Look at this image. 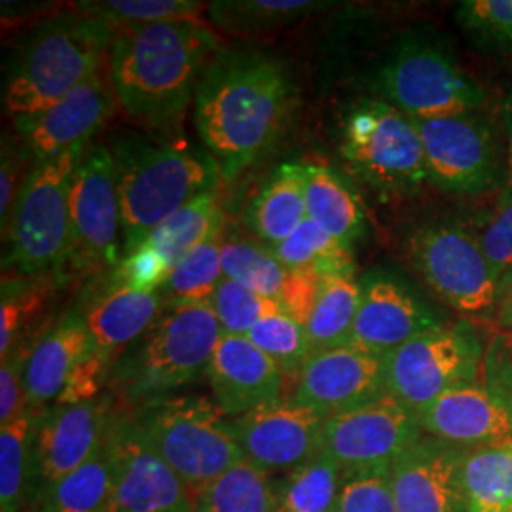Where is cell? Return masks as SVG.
I'll list each match as a JSON object with an SVG mask.
<instances>
[{"mask_svg":"<svg viewBox=\"0 0 512 512\" xmlns=\"http://www.w3.org/2000/svg\"><path fill=\"white\" fill-rule=\"evenodd\" d=\"M478 238L495 272L503 275L512 266V196L503 194L492 213L482 222Z\"/></svg>","mask_w":512,"mask_h":512,"instance_id":"obj_47","label":"cell"},{"mask_svg":"<svg viewBox=\"0 0 512 512\" xmlns=\"http://www.w3.org/2000/svg\"><path fill=\"white\" fill-rule=\"evenodd\" d=\"M505 300H512V266L503 272L499 281V304Z\"/></svg>","mask_w":512,"mask_h":512,"instance_id":"obj_53","label":"cell"},{"mask_svg":"<svg viewBox=\"0 0 512 512\" xmlns=\"http://www.w3.org/2000/svg\"><path fill=\"white\" fill-rule=\"evenodd\" d=\"M359 281L361 300L349 344L387 355L421 334L448 325L431 302L393 274L376 270Z\"/></svg>","mask_w":512,"mask_h":512,"instance_id":"obj_18","label":"cell"},{"mask_svg":"<svg viewBox=\"0 0 512 512\" xmlns=\"http://www.w3.org/2000/svg\"><path fill=\"white\" fill-rule=\"evenodd\" d=\"M114 363L92 349L69 374L55 404H82L97 401V395L112 378Z\"/></svg>","mask_w":512,"mask_h":512,"instance_id":"obj_46","label":"cell"},{"mask_svg":"<svg viewBox=\"0 0 512 512\" xmlns=\"http://www.w3.org/2000/svg\"><path fill=\"white\" fill-rule=\"evenodd\" d=\"M211 397L230 420L283 399V374L247 336L222 334L207 368Z\"/></svg>","mask_w":512,"mask_h":512,"instance_id":"obj_23","label":"cell"},{"mask_svg":"<svg viewBox=\"0 0 512 512\" xmlns=\"http://www.w3.org/2000/svg\"><path fill=\"white\" fill-rule=\"evenodd\" d=\"M55 281L61 277H29L2 281L0 300V357L2 361L18 346H37L31 342V330L42 329V317L55 293Z\"/></svg>","mask_w":512,"mask_h":512,"instance_id":"obj_30","label":"cell"},{"mask_svg":"<svg viewBox=\"0 0 512 512\" xmlns=\"http://www.w3.org/2000/svg\"><path fill=\"white\" fill-rule=\"evenodd\" d=\"M105 454L112 476L105 512H196L194 495L156 452L139 416L112 414Z\"/></svg>","mask_w":512,"mask_h":512,"instance_id":"obj_13","label":"cell"},{"mask_svg":"<svg viewBox=\"0 0 512 512\" xmlns=\"http://www.w3.org/2000/svg\"><path fill=\"white\" fill-rule=\"evenodd\" d=\"M224 228L219 194L207 192L186 203L183 209L165 219L143 245L156 251L173 268L183 256Z\"/></svg>","mask_w":512,"mask_h":512,"instance_id":"obj_31","label":"cell"},{"mask_svg":"<svg viewBox=\"0 0 512 512\" xmlns=\"http://www.w3.org/2000/svg\"><path fill=\"white\" fill-rule=\"evenodd\" d=\"M503 129L507 135V194L512 196V92L503 101Z\"/></svg>","mask_w":512,"mask_h":512,"instance_id":"obj_51","label":"cell"},{"mask_svg":"<svg viewBox=\"0 0 512 512\" xmlns=\"http://www.w3.org/2000/svg\"><path fill=\"white\" fill-rule=\"evenodd\" d=\"M484 359V344L471 321L421 334L384 355L387 395L416 414L440 395L475 384Z\"/></svg>","mask_w":512,"mask_h":512,"instance_id":"obj_11","label":"cell"},{"mask_svg":"<svg viewBox=\"0 0 512 512\" xmlns=\"http://www.w3.org/2000/svg\"><path fill=\"white\" fill-rule=\"evenodd\" d=\"M90 147V145H88ZM88 147L35 162L19 190L6 228L10 266L25 277L65 279L71 262V184Z\"/></svg>","mask_w":512,"mask_h":512,"instance_id":"obj_6","label":"cell"},{"mask_svg":"<svg viewBox=\"0 0 512 512\" xmlns=\"http://www.w3.org/2000/svg\"><path fill=\"white\" fill-rule=\"evenodd\" d=\"M306 219V164L289 162L275 167L249 205V228L264 245L275 247Z\"/></svg>","mask_w":512,"mask_h":512,"instance_id":"obj_26","label":"cell"},{"mask_svg":"<svg viewBox=\"0 0 512 512\" xmlns=\"http://www.w3.org/2000/svg\"><path fill=\"white\" fill-rule=\"evenodd\" d=\"M224 228L183 256L167 275L160 294L165 306L209 302L222 281Z\"/></svg>","mask_w":512,"mask_h":512,"instance_id":"obj_39","label":"cell"},{"mask_svg":"<svg viewBox=\"0 0 512 512\" xmlns=\"http://www.w3.org/2000/svg\"><path fill=\"white\" fill-rule=\"evenodd\" d=\"M93 349L86 319L80 311L65 313L38 340L25 365V401L33 412H42L57 401L69 374Z\"/></svg>","mask_w":512,"mask_h":512,"instance_id":"obj_24","label":"cell"},{"mask_svg":"<svg viewBox=\"0 0 512 512\" xmlns=\"http://www.w3.org/2000/svg\"><path fill=\"white\" fill-rule=\"evenodd\" d=\"M429 183L454 196H480L501 175V147L492 124L478 112L414 120Z\"/></svg>","mask_w":512,"mask_h":512,"instance_id":"obj_14","label":"cell"},{"mask_svg":"<svg viewBox=\"0 0 512 512\" xmlns=\"http://www.w3.org/2000/svg\"><path fill=\"white\" fill-rule=\"evenodd\" d=\"M76 6L82 14L107 21L114 31L167 21H200L205 10V4L194 0H105Z\"/></svg>","mask_w":512,"mask_h":512,"instance_id":"obj_40","label":"cell"},{"mask_svg":"<svg viewBox=\"0 0 512 512\" xmlns=\"http://www.w3.org/2000/svg\"><path fill=\"white\" fill-rule=\"evenodd\" d=\"M122 207L118 173L107 145L92 143L71 184V262L67 274L86 277L120 264Z\"/></svg>","mask_w":512,"mask_h":512,"instance_id":"obj_12","label":"cell"},{"mask_svg":"<svg viewBox=\"0 0 512 512\" xmlns=\"http://www.w3.org/2000/svg\"><path fill=\"white\" fill-rule=\"evenodd\" d=\"M329 512H397L391 469L346 476Z\"/></svg>","mask_w":512,"mask_h":512,"instance_id":"obj_43","label":"cell"},{"mask_svg":"<svg viewBox=\"0 0 512 512\" xmlns=\"http://www.w3.org/2000/svg\"><path fill=\"white\" fill-rule=\"evenodd\" d=\"M306 211L311 222L348 247L365 232L361 196L329 165L306 164Z\"/></svg>","mask_w":512,"mask_h":512,"instance_id":"obj_27","label":"cell"},{"mask_svg":"<svg viewBox=\"0 0 512 512\" xmlns=\"http://www.w3.org/2000/svg\"><path fill=\"white\" fill-rule=\"evenodd\" d=\"M109 403L55 404L38 414L33 450V501L44 488L95 458L109 429Z\"/></svg>","mask_w":512,"mask_h":512,"instance_id":"obj_21","label":"cell"},{"mask_svg":"<svg viewBox=\"0 0 512 512\" xmlns=\"http://www.w3.org/2000/svg\"><path fill=\"white\" fill-rule=\"evenodd\" d=\"M29 150L21 143L19 137L2 139V162H0V219L2 230L6 228L10 213L18 200L19 190L25 183L27 175H23V165L29 158Z\"/></svg>","mask_w":512,"mask_h":512,"instance_id":"obj_49","label":"cell"},{"mask_svg":"<svg viewBox=\"0 0 512 512\" xmlns=\"http://www.w3.org/2000/svg\"><path fill=\"white\" fill-rule=\"evenodd\" d=\"M219 50V40L203 21H167L114 31L107 71L120 109L141 126L173 128Z\"/></svg>","mask_w":512,"mask_h":512,"instance_id":"obj_2","label":"cell"},{"mask_svg":"<svg viewBox=\"0 0 512 512\" xmlns=\"http://www.w3.org/2000/svg\"><path fill=\"white\" fill-rule=\"evenodd\" d=\"M164 308L160 293H137L110 283L82 315L92 334L93 349L116 365L118 357L152 327Z\"/></svg>","mask_w":512,"mask_h":512,"instance_id":"obj_25","label":"cell"},{"mask_svg":"<svg viewBox=\"0 0 512 512\" xmlns=\"http://www.w3.org/2000/svg\"><path fill=\"white\" fill-rule=\"evenodd\" d=\"M222 274L253 293L279 302L291 272L260 239L247 238L239 232H224Z\"/></svg>","mask_w":512,"mask_h":512,"instance_id":"obj_33","label":"cell"},{"mask_svg":"<svg viewBox=\"0 0 512 512\" xmlns=\"http://www.w3.org/2000/svg\"><path fill=\"white\" fill-rule=\"evenodd\" d=\"M384 397V355L346 344L311 355L298 376L293 401L329 420Z\"/></svg>","mask_w":512,"mask_h":512,"instance_id":"obj_19","label":"cell"},{"mask_svg":"<svg viewBox=\"0 0 512 512\" xmlns=\"http://www.w3.org/2000/svg\"><path fill=\"white\" fill-rule=\"evenodd\" d=\"M220 338L209 302L165 306L152 327L118 357L110 380L131 403L162 401L207 374Z\"/></svg>","mask_w":512,"mask_h":512,"instance_id":"obj_5","label":"cell"},{"mask_svg":"<svg viewBox=\"0 0 512 512\" xmlns=\"http://www.w3.org/2000/svg\"><path fill=\"white\" fill-rule=\"evenodd\" d=\"M112 38L107 21L78 10L44 21L19 50L4 107L14 118L50 109L105 69Z\"/></svg>","mask_w":512,"mask_h":512,"instance_id":"obj_4","label":"cell"},{"mask_svg":"<svg viewBox=\"0 0 512 512\" xmlns=\"http://www.w3.org/2000/svg\"><path fill=\"white\" fill-rule=\"evenodd\" d=\"M277 260L287 270H306L323 277L355 274V260L351 247L332 238L310 219L304 220L298 230L279 245L270 247Z\"/></svg>","mask_w":512,"mask_h":512,"instance_id":"obj_37","label":"cell"},{"mask_svg":"<svg viewBox=\"0 0 512 512\" xmlns=\"http://www.w3.org/2000/svg\"><path fill=\"white\" fill-rule=\"evenodd\" d=\"M418 416L427 435L463 448L512 440V365L490 359L482 384L456 387Z\"/></svg>","mask_w":512,"mask_h":512,"instance_id":"obj_16","label":"cell"},{"mask_svg":"<svg viewBox=\"0 0 512 512\" xmlns=\"http://www.w3.org/2000/svg\"><path fill=\"white\" fill-rule=\"evenodd\" d=\"M378 99L412 120L478 112L486 90L442 44L421 33L404 35L372 80Z\"/></svg>","mask_w":512,"mask_h":512,"instance_id":"obj_7","label":"cell"},{"mask_svg":"<svg viewBox=\"0 0 512 512\" xmlns=\"http://www.w3.org/2000/svg\"><path fill=\"white\" fill-rule=\"evenodd\" d=\"M459 25L495 46H512V0H465L456 10Z\"/></svg>","mask_w":512,"mask_h":512,"instance_id":"obj_44","label":"cell"},{"mask_svg":"<svg viewBox=\"0 0 512 512\" xmlns=\"http://www.w3.org/2000/svg\"><path fill=\"white\" fill-rule=\"evenodd\" d=\"M406 255L425 285L448 308L484 317L499 308V281L478 234L458 222L418 226L406 241Z\"/></svg>","mask_w":512,"mask_h":512,"instance_id":"obj_9","label":"cell"},{"mask_svg":"<svg viewBox=\"0 0 512 512\" xmlns=\"http://www.w3.org/2000/svg\"><path fill=\"white\" fill-rule=\"evenodd\" d=\"M169 272L171 268L162 256L148 249L147 245H141L120 260L112 270L110 283L137 293H160Z\"/></svg>","mask_w":512,"mask_h":512,"instance_id":"obj_45","label":"cell"},{"mask_svg":"<svg viewBox=\"0 0 512 512\" xmlns=\"http://www.w3.org/2000/svg\"><path fill=\"white\" fill-rule=\"evenodd\" d=\"M118 107L109 71L103 69L50 109L14 118V126L31 158L42 162L73 148L92 145L93 135L109 122Z\"/></svg>","mask_w":512,"mask_h":512,"instance_id":"obj_20","label":"cell"},{"mask_svg":"<svg viewBox=\"0 0 512 512\" xmlns=\"http://www.w3.org/2000/svg\"><path fill=\"white\" fill-rule=\"evenodd\" d=\"M423 433L420 416L387 395L325 421L321 454L346 476L391 469Z\"/></svg>","mask_w":512,"mask_h":512,"instance_id":"obj_15","label":"cell"},{"mask_svg":"<svg viewBox=\"0 0 512 512\" xmlns=\"http://www.w3.org/2000/svg\"><path fill=\"white\" fill-rule=\"evenodd\" d=\"M463 446L423 435L391 467L397 512H467L461 484Z\"/></svg>","mask_w":512,"mask_h":512,"instance_id":"obj_22","label":"cell"},{"mask_svg":"<svg viewBox=\"0 0 512 512\" xmlns=\"http://www.w3.org/2000/svg\"><path fill=\"white\" fill-rule=\"evenodd\" d=\"M35 346H18L0 365V425L16 420L27 410L25 365Z\"/></svg>","mask_w":512,"mask_h":512,"instance_id":"obj_48","label":"cell"},{"mask_svg":"<svg viewBox=\"0 0 512 512\" xmlns=\"http://www.w3.org/2000/svg\"><path fill=\"white\" fill-rule=\"evenodd\" d=\"M194 122L224 181L262 158L287 131L296 86L287 65L253 48H220L196 88Z\"/></svg>","mask_w":512,"mask_h":512,"instance_id":"obj_1","label":"cell"},{"mask_svg":"<svg viewBox=\"0 0 512 512\" xmlns=\"http://www.w3.org/2000/svg\"><path fill=\"white\" fill-rule=\"evenodd\" d=\"M340 150L351 171L380 192H416L429 183L414 120L382 99H365L349 109Z\"/></svg>","mask_w":512,"mask_h":512,"instance_id":"obj_10","label":"cell"},{"mask_svg":"<svg viewBox=\"0 0 512 512\" xmlns=\"http://www.w3.org/2000/svg\"><path fill=\"white\" fill-rule=\"evenodd\" d=\"M110 152L118 173L124 256L186 203L217 192L222 181L213 156L183 137L122 135Z\"/></svg>","mask_w":512,"mask_h":512,"instance_id":"obj_3","label":"cell"},{"mask_svg":"<svg viewBox=\"0 0 512 512\" xmlns=\"http://www.w3.org/2000/svg\"><path fill=\"white\" fill-rule=\"evenodd\" d=\"M110 490V463L103 446L88 463L44 488L35 497V505L37 512H105Z\"/></svg>","mask_w":512,"mask_h":512,"instance_id":"obj_36","label":"cell"},{"mask_svg":"<svg viewBox=\"0 0 512 512\" xmlns=\"http://www.w3.org/2000/svg\"><path fill=\"white\" fill-rule=\"evenodd\" d=\"M467 512H512V440L467 448L461 463Z\"/></svg>","mask_w":512,"mask_h":512,"instance_id":"obj_28","label":"cell"},{"mask_svg":"<svg viewBox=\"0 0 512 512\" xmlns=\"http://www.w3.org/2000/svg\"><path fill=\"white\" fill-rule=\"evenodd\" d=\"M137 416L156 452L183 478L194 497L245 461L232 420L213 399L167 397L147 404Z\"/></svg>","mask_w":512,"mask_h":512,"instance_id":"obj_8","label":"cell"},{"mask_svg":"<svg viewBox=\"0 0 512 512\" xmlns=\"http://www.w3.org/2000/svg\"><path fill=\"white\" fill-rule=\"evenodd\" d=\"M289 272H291L289 281L279 304L287 315H291L306 327L321 287V277L306 270H294V272L289 270Z\"/></svg>","mask_w":512,"mask_h":512,"instance_id":"obj_50","label":"cell"},{"mask_svg":"<svg viewBox=\"0 0 512 512\" xmlns=\"http://www.w3.org/2000/svg\"><path fill=\"white\" fill-rule=\"evenodd\" d=\"M325 421L308 406L281 399L239 416L232 427L245 461L264 475L281 476L321 452Z\"/></svg>","mask_w":512,"mask_h":512,"instance_id":"obj_17","label":"cell"},{"mask_svg":"<svg viewBox=\"0 0 512 512\" xmlns=\"http://www.w3.org/2000/svg\"><path fill=\"white\" fill-rule=\"evenodd\" d=\"M40 412L25 410L0 425V503L2 512H23L33 497V450Z\"/></svg>","mask_w":512,"mask_h":512,"instance_id":"obj_32","label":"cell"},{"mask_svg":"<svg viewBox=\"0 0 512 512\" xmlns=\"http://www.w3.org/2000/svg\"><path fill=\"white\" fill-rule=\"evenodd\" d=\"M274 478L277 511L329 512L346 475L329 456L319 452L291 473Z\"/></svg>","mask_w":512,"mask_h":512,"instance_id":"obj_35","label":"cell"},{"mask_svg":"<svg viewBox=\"0 0 512 512\" xmlns=\"http://www.w3.org/2000/svg\"><path fill=\"white\" fill-rule=\"evenodd\" d=\"M359 300L361 281L355 279V274L329 275L321 279L319 293L306 323L311 355L351 342Z\"/></svg>","mask_w":512,"mask_h":512,"instance_id":"obj_29","label":"cell"},{"mask_svg":"<svg viewBox=\"0 0 512 512\" xmlns=\"http://www.w3.org/2000/svg\"><path fill=\"white\" fill-rule=\"evenodd\" d=\"M325 8L311 0H226L209 4L207 12L230 35H262L296 23L311 12Z\"/></svg>","mask_w":512,"mask_h":512,"instance_id":"obj_38","label":"cell"},{"mask_svg":"<svg viewBox=\"0 0 512 512\" xmlns=\"http://www.w3.org/2000/svg\"><path fill=\"white\" fill-rule=\"evenodd\" d=\"M499 315H497V323L499 327L512 332V300H505L499 304Z\"/></svg>","mask_w":512,"mask_h":512,"instance_id":"obj_52","label":"cell"},{"mask_svg":"<svg viewBox=\"0 0 512 512\" xmlns=\"http://www.w3.org/2000/svg\"><path fill=\"white\" fill-rule=\"evenodd\" d=\"M209 304L219 319L222 334L226 336H247L256 323L283 311L277 300L253 293L226 277H222Z\"/></svg>","mask_w":512,"mask_h":512,"instance_id":"obj_42","label":"cell"},{"mask_svg":"<svg viewBox=\"0 0 512 512\" xmlns=\"http://www.w3.org/2000/svg\"><path fill=\"white\" fill-rule=\"evenodd\" d=\"M194 511L279 512L275 478L241 461L196 494Z\"/></svg>","mask_w":512,"mask_h":512,"instance_id":"obj_34","label":"cell"},{"mask_svg":"<svg viewBox=\"0 0 512 512\" xmlns=\"http://www.w3.org/2000/svg\"><path fill=\"white\" fill-rule=\"evenodd\" d=\"M247 338L262 353H266L285 376H300L310 359V340L302 323L287 313H275L249 330Z\"/></svg>","mask_w":512,"mask_h":512,"instance_id":"obj_41","label":"cell"}]
</instances>
